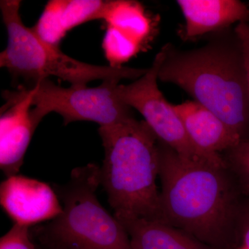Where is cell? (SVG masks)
Returning a JSON list of instances; mask_svg holds the SVG:
<instances>
[{"label": "cell", "instance_id": "1", "mask_svg": "<svg viewBox=\"0 0 249 249\" xmlns=\"http://www.w3.org/2000/svg\"><path fill=\"white\" fill-rule=\"evenodd\" d=\"M163 222L211 249H226L239 211L226 167L180 156L160 142Z\"/></svg>", "mask_w": 249, "mask_h": 249}, {"label": "cell", "instance_id": "2", "mask_svg": "<svg viewBox=\"0 0 249 249\" xmlns=\"http://www.w3.org/2000/svg\"><path fill=\"white\" fill-rule=\"evenodd\" d=\"M159 80L179 87L213 112L242 141L249 139V96L242 46L235 31L214 33L199 48L166 44Z\"/></svg>", "mask_w": 249, "mask_h": 249}, {"label": "cell", "instance_id": "3", "mask_svg": "<svg viewBox=\"0 0 249 249\" xmlns=\"http://www.w3.org/2000/svg\"><path fill=\"white\" fill-rule=\"evenodd\" d=\"M105 150L101 184L119 222L145 219L163 222L160 141L144 121L134 117L98 129Z\"/></svg>", "mask_w": 249, "mask_h": 249}, {"label": "cell", "instance_id": "4", "mask_svg": "<svg viewBox=\"0 0 249 249\" xmlns=\"http://www.w3.org/2000/svg\"><path fill=\"white\" fill-rule=\"evenodd\" d=\"M21 1L1 0L0 9L7 31L8 44L0 53V66L16 78L32 85L49 76H56L71 86L87 87L93 80H137L147 71L127 67L100 66L78 61L59 47L41 40L21 18Z\"/></svg>", "mask_w": 249, "mask_h": 249}, {"label": "cell", "instance_id": "5", "mask_svg": "<svg viewBox=\"0 0 249 249\" xmlns=\"http://www.w3.org/2000/svg\"><path fill=\"white\" fill-rule=\"evenodd\" d=\"M101 168H76L60 191L62 213L40 229L51 249H132L128 234L98 201Z\"/></svg>", "mask_w": 249, "mask_h": 249}, {"label": "cell", "instance_id": "6", "mask_svg": "<svg viewBox=\"0 0 249 249\" xmlns=\"http://www.w3.org/2000/svg\"><path fill=\"white\" fill-rule=\"evenodd\" d=\"M121 80L108 79L96 88H62L49 78L37 82L33 98L32 117L36 126L51 112L63 118L65 125L75 121H91L100 127L114 125L133 117L131 108L119 98Z\"/></svg>", "mask_w": 249, "mask_h": 249}, {"label": "cell", "instance_id": "7", "mask_svg": "<svg viewBox=\"0 0 249 249\" xmlns=\"http://www.w3.org/2000/svg\"><path fill=\"white\" fill-rule=\"evenodd\" d=\"M166 55V45L157 53L152 66L143 76L129 85H119L117 93L121 101L134 108L160 142L178 155L190 160H205L226 167L224 159L205 155L192 142L173 105L166 101L159 89V73Z\"/></svg>", "mask_w": 249, "mask_h": 249}, {"label": "cell", "instance_id": "8", "mask_svg": "<svg viewBox=\"0 0 249 249\" xmlns=\"http://www.w3.org/2000/svg\"><path fill=\"white\" fill-rule=\"evenodd\" d=\"M34 85L3 93L0 110V168L7 178L18 175L37 126L32 117Z\"/></svg>", "mask_w": 249, "mask_h": 249}, {"label": "cell", "instance_id": "9", "mask_svg": "<svg viewBox=\"0 0 249 249\" xmlns=\"http://www.w3.org/2000/svg\"><path fill=\"white\" fill-rule=\"evenodd\" d=\"M0 203L14 224L29 228L62 213L58 195L48 183L18 174L1 182Z\"/></svg>", "mask_w": 249, "mask_h": 249}, {"label": "cell", "instance_id": "10", "mask_svg": "<svg viewBox=\"0 0 249 249\" xmlns=\"http://www.w3.org/2000/svg\"><path fill=\"white\" fill-rule=\"evenodd\" d=\"M190 140L205 155L222 158L221 152L237 146L242 139L219 117L195 101L174 106Z\"/></svg>", "mask_w": 249, "mask_h": 249}, {"label": "cell", "instance_id": "11", "mask_svg": "<svg viewBox=\"0 0 249 249\" xmlns=\"http://www.w3.org/2000/svg\"><path fill=\"white\" fill-rule=\"evenodd\" d=\"M185 18V40L224 30L234 23L249 22L248 6L239 0H178Z\"/></svg>", "mask_w": 249, "mask_h": 249}, {"label": "cell", "instance_id": "12", "mask_svg": "<svg viewBox=\"0 0 249 249\" xmlns=\"http://www.w3.org/2000/svg\"><path fill=\"white\" fill-rule=\"evenodd\" d=\"M109 1L53 0L49 1L40 19L32 28L49 45L59 43L73 28L95 19H103Z\"/></svg>", "mask_w": 249, "mask_h": 249}, {"label": "cell", "instance_id": "13", "mask_svg": "<svg viewBox=\"0 0 249 249\" xmlns=\"http://www.w3.org/2000/svg\"><path fill=\"white\" fill-rule=\"evenodd\" d=\"M121 223L128 234L132 249H211L160 221L134 219Z\"/></svg>", "mask_w": 249, "mask_h": 249}, {"label": "cell", "instance_id": "14", "mask_svg": "<svg viewBox=\"0 0 249 249\" xmlns=\"http://www.w3.org/2000/svg\"><path fill=\"white\" fill-rule=\"evenodd\" d=\"M103 19L107 23V27L120 31L142 47L153 36V20L138 1H109Z\"/></svg>", "mask_w": 249, "mask_h": 249}, {"label": "cell", "instance_id": "15", "mask_svg": "<svg viewBox=\"0 0 249 249\" xmlns=\"http://www.w3.org/2000/svg\"><path fill=\"white\" fill-rule=\"evenodd\" d=\"M103 48L110 63L109 66L122 67L123 63L139 53L142 47L120 31L107 27L103 40Z\"/></svg>", "mask_w": 249, "mask_h": 249}, {"label": "cell", "instance_id": "16", "mask_svg": "<svg viewBox=\"0 0 249 249\" xmlns=\"http://www.w3.org/2000/svg\"><path fill=\"white\" fill-rule=\"evenodd\" d=\"M227 152L228 160L249 194V139L242 141L237 146Z\"/></svg>", "mask_w": 249, "mask_h": 249}, {"label": "cell", "instance_id": "17", "mask_svg": "<svg viewBox=\"0 0 249 249\" xmlns=\"http://www.w3.org/2000/svg\"><path fill=\"white\" fill-rule=\"evenodd\" d=\"M0 249H36L31 240L29 227L14 224L1 237Z\"/></svg>", "mask_w": 249, "mask_h": 249}, {"label": "cell", "instance_id": "18", "mask_svg": "<svg viewBox=\"0 0 249 249\" xmlns=\"http://www.w3.org/2000/svg\"><path fill=\"white\" fill-rule=\"evenodd\" d=\"M234 31L238 37L242 46L249 96V22L239 23Z\"/></svg>", "mask_w": 249, "mask_h": 249}, {"label": "cell", "instance_id": "19", "mask_svg": "<svg viewBox=\"0 0 249 249\" xmlns=\"http://www.w3.org/2000/svg\"><path fill=\"white\" fill-rule=\"evenodd\" d=\"M238 222L239 227L244 246L249 249V206H247L242 211H239L237 222Z\"/></svg>", "mask_w": 249, "mask_h": 249}, {"label": "cell", "instance_id": "20", "mask_svg": "<svg viewBox=\"0 0 249 249\" xmlns=\"http://www.w3.org/2000/svg\"><path fill=\"white\" fill-rule=\"evenodd\" d=\"M240 249H248L247 248V247H245V246H243V247L242 248H241Z\"/></svg>", "mask_w": 249, "mask_h": 249}]
</instances>
